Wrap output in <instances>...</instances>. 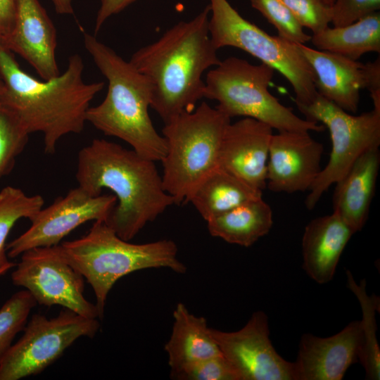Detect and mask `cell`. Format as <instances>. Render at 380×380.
Returning a JSON list of instances; mask_svg holds the SVG:
<instances>
[{
    "instance_id": "cell-27",
    "label": "cell",
    "mask_w": 380,
    "mask_h": 380,
    "mask_svg": "<svg viewBox=\"0 0 380 380\" xmlns=\"http://www.w3.org/2000/svg\"><path fill=\"white\" fill-rule=\"evenodd\" d=\"M36 305L32 295L25 289L13 294L0 308V362L14 338L23 330Z\"/></svg>"
},
{
    "instance_id": "cell-28",
    "label": "cell",
    "mask_w": 380,
    "mask_h": 380,
    "mask_svg": "<svg viewBox=\"0 0 380 380\" xmlns=\"http://www.w3.org/2000/svg\"><path fill=\"white\" fill-rule=\"evenodd\" d=\"M29 134L17 115L0 101V179L13 169Z\"/></svg>"
},
{
    "instance_id": "cell-6",
    "label": "cell",
    "mask_w": 380,
    "mask_h": 380,
    "mask_svg": "<svg viewBox=\"0 0 380 380\" xmlns=\"http://www.w3.org/2000/svg\"><path fill=\"white\" fill-rule=\"evenodd\" d=\"M231 118L205 102L165 123L167 151L161 160L163 184L175 204L186 203L217 167L222 139Z\"/></svg>"
},
{
    "instance_id": "cell-39",
    "label": "cell",
    "mask_w": 380,
    "mask_h": 380,
    "mask_svg": "<svg viewBox=\"0 0 380 380\" xmlns=\"http://www.w3.org/2000/svg\"><path fill=\"white\" fill-rule=\"evenodd\" d=\"M322 1H323L327 5L331 6V5L333 4L334 0H322Z\"/></svg>"
},
{
    "instance_id": "cell-9",
    "label": "cell",
    "mask_w": 380,
    "mask_h": 380,
    "mask_svg": "<svg viewBox=\"0 0 380 380\" xmlns=\"http://www.w3.org/2000/svg\"><path fill=\"white\" fill-rule=\"evenodd\" d=\"M305 119L320 122L330 134L331 151L327 165L310 189L305 204L313 209L333 184L339 181L368 149L380 145V110L353 115L317 94L309 104L296 105Z\"/></svg>"
},
{
    "instance_id": "cell-23",
    "label": "cell",
    "mask_w": 380,
    "mask_h": 380,
    "mask_svg": "<svg viewBox=\"0 0 380 380\" xmlns=\"http://www.w3.org/2000/svg\"><path fill=\"white\" fill-rule=\"evenodd\" d=\"M260 197L262 191L217 167L198 186L189 202L207 222Z\"/></svg>"
},
{
    "instance_id": "cell-14",
    "label": "cell",
    "mask_w": 380,
    "mask_h": 380,
    "mask_svg": "<svg viewBox=\"0 0 380 380\" xmlns=\"http://www.w3.org/2000/svg\"><path fill=\"white\" fill-rule=\"evenodd\" d=\"M323 145L307 132L272 134L267 165V186L274 192L310 190L319 176Z\"/></svg>"
},
{
    "instance_id": "cell-19",
    "label": "cell",
    "mask_w": 380,
    "mask_h": 380,
    "mask_svg": "<svg viewBox=\"0 0 380 380\" xmlns=\"http://www.w3.org/2000/svg\"><path fill=\"white\" fill-rule=\"evenodd\" d=\"M353 234L335 213L312 220L302 238L303 268L307 274L320 284L330 281Z\"/></svg>"
},
{
    "instance_id": "cell-16",
    "label": "cell",
    "mask_w": 380,
    "mask_h": 380,
    "mask_svg": "<svg viewBox=\"0 0 380 380\" xmlns=\"http://www.w3.org/2000/svg\"><path fill=\"white\" fill-rule=\"evenodd\" d=\"M56 27L39 0H15L12 28L4 48L25 60L42 78L58 75Z\"/></svg>"
},
{
    "instance_id": "cell-31",
    "label": "cell",
    "mask_w": 380,
    "mask_h": 380,
    "mask_svg": "<svg viewBox=\"0 0 380 380\" xmlns=\"http://www.w3.org/2000/svg\"><path fill=\"white\" fill-rule=\"evenodd\" d=\"M281 1L299 24L313 34L324 30L331 23V6L322 0Z\"/></svg>"
},
{
    "instance_id": "cell-40",
    "label": "cell",
    "mask_w": 380,
    "mask_h": 380,
    "mask_svg": "<svg viewBox=\"0 0 380 380\" xmlns=\"http://www.w3.org/2000/svg\"><path fill=\"white\" fill-rule=\"evenodd\" d=\"M8 270H6V269L0 270V276H2L3 274H4Z\"/></svg>"
},
{
    "instance_id": "cell-37",
    "label": "cell",
    "mask_w": 380,
    "mask_h": 380,
    "mask_svg": "<svg viewBox=\"0 0 380 380\" xmlns=\"http://www.w3.org/2000/svg\"><path fill=\"white\" fill-rule=\"evenodd\" d=\"M4 82H3V80L0 75V100L1 99V96H2V94L4 93Z\"/></svg>"
},
{
    "instance_id": "cell-30",
    "label": "cell",
    "mask_w": 380,
    "mask_h": 380,
    "mask_svg": "<svg viewBox=\"0 0 380 380\" xmlns=\"http://www.w3.org/2000/svg\"><path fill=\"white\" fill-rule=\"evenodd\" d=\"M170 376L177 380H240L235 369L222 354L170 372Z\"/></svg>"
},
{
    "instance_id": "cell-29",
    "label": "cell",
    "mask_w": 380,
    "mask_h": 380,
    "mask_svg": "<svg viewBox=\"0 0 380 380\" xmlns=\"http://www.w3.org/2000/svg\"><path fill=\"white\" fill-rule=\"evenodd\" d=\"M253 8L259 11L278 32V36L295 44H305L311 36L296 20L281 0H250Z\"/></svg>"
},
{
    "instance_id": "cell-12",
    "label": "cell",
    "mask_w": 380,
    "mask_h": 380,
    "mask_svg": "<svg viewBox=\"0 0 380 380\" xmlns=\"http://www.w3.org/2000/svg\"><path fill=\"white\" fill-rule=\"evenodd\" d=\"M116 203L113 194L91 196L79 186L70 190L30 220V227L6 246L8 258H15L32 248L58 245L88 221H106Z\"/></svg>"
},
{
    "instance_id": "cell-17",
    "label": "cell",
    "mask_w": 380,
    "mask_h": 380,
    "mask_svg": "<svg viewBox=\"0 0 380 380\" xmlns=\"http://www.w3.org/2000/svg\"><path fill=\"white\" fill-rule=\"evenodd\" d=\"M362 344L360 320L326 338L304 334L294 362L296 380H341L358 360Z\"/></svg>"
},
{
    "instance_id": "cell-8",
    "label": "cell",
    "mask_w": 380,
    "mask_h": 380,
    "mask_svg": "<svg viewBox=\"0 0 380 380\" xmlns=\"http://www.w3.org/2000/svg\"><path fill=\"white\" fill-rule=\"evenodd\" d=\"M208 28L218 50L241 49L281 74L294 91L296 105L310 103L317 96L312 68L297 44L272 36L243 18L227 0H209Z\"/></svg>"
},
{
    "instance_id": "cell-10",
    "label": "cell",
    "mask_w": 380,
    "mask_h": 380,
    "mask_svg": "<svg viewBox=\"0 0 380 380\" xmlns=\"http://www.w3.org/2000/svg\"><path fill=\"white\" fill-rule=\"evenodd\" d=\"M100 324L96 318L65 309L55 317L34 314L0 362V380H19L38 374L57 360L78 338H93Z\"/></svg>"
},
{
    "instance_id": "cell-4",
    "label": "cell",
    "mask_w": 380,
    "mask_h": 380,
    "mask_svg": "<svg viewBox=\"0 0 380 380\" xmlns=\"http://www.w3.org/2000/svg\"><path fill=\"white\" fill-rule=\"evenodd\" d=\"M83 38L86 50L108 83L103 101L87 110V122L105 135L123 140L141 156L161 162L167 146L148 114V79L96 35L84 32Z\"/></svg>"
},
{
    "instance_id": "cell-1",
    "label": "cell",
    "mask_w": 380,
    "mask_h": 380,
    "mask_svg": "<svg viewBox=\"0 0 380 380\" xmlns=\"http://www.w3.org/2000/svg\"><path fill=\"white\" fill-rule=\"evenodd\" d=\"M155 163L102 139H94L78 153V186L91 196L101 194L103 189L113 193L117 203L104 222L124 240H132L175 204Z\"/></svg>"
},
{
    "instance_id": "cell-2",
    "label": "cell",
    "mask_w": 380,
    "mask_h": 380,
    "mask_svg": "<svg viewBox=\"0 0 380 380\" xmlns=\"http://www.w3.org/2000/svg\"><path fill=\"white\" fill-rule=\"evenodd\" d=\"M84 64L78 54L68 58L65 70L39 80L25 72L9 50L0 47V75L4 90L0 101L18 117L30 134H43L44 151L53 153L58 141L82 132L87 110L104 82L87 83Z\"/></svg>"
},
{
    "instance_id": "cell-34",
    "label": "cell",
    "mask_w": 380,
    "mask_h": 380,
    "mask_svg": "<svg viewBox=\"0 0 380 380\" xmlns=\"http://www.w3.org/2000/svg\"><path fill=\"white\" fill-rule=\"evenodd\" d=\"M137 0H100L97 12L94 35L99 32L106 21L113 15L118 14Z\"/></svg>"
},
{
    "instance_id": "cell-24",
    "label": "cell",
    "mask_w": 380,
    "mask_h": 380,
    "mask_svg": "<svg viewBox=\"0 0 380 380\" xmlns=\"http://www.w3.org/2000/svg\"><path fill=\"white\" fill-rule=\"evenodd\" d=\"M316 49L357 61L369 52L380 53V13L341 27H327L311 36Z\"/></svg>"
},
{
    "instance_id": "cell-26",
    "label": "cell",
    "mask_w": 380,
    "mask_h": 380,
    "mask_svg": "<svg viewBox=\"0 0 380 380\" xmlns=\"http://www.w3.org/2000/svg\"><path fill=\"white\" fill-rule=\"evenodd\" d=\"M44 204L42 196L27 195L20 188L7 186L0 191V270L15 266L8 260L6 245L11 230L20 219L30 220Z\"/></svg>"
},
{
    "instance_id": "cell-25",
    "label": "cell",
    "mask_w": 380,
    "mask_h": 380,
    "mask_svg": "<svg viewBox=\"0 0 380 380\" xmlns=\"http://www.w3.org/2000/svg\"><path fill=\"white\" fill-rule=\"evenodd\" d=\"M348 289L358 300L362 318L360 320L362 333V344L358 360L365 369V379H380V349L376 335V323L375 314L379 310V298L375 295L369 296L366 290L365 279L357 283L351 272L346 271Z\"/></svg>"
},
{
    "instance_id": "cell-5",
    "label": "cell",
    "mask_w": 380,
    "mask_h": 380,
    "mask_svg": "<svg viewBox=\"0 0 380 380\" xmlns=\"http://www.w3.org/2000/svg\"><path fill=\"white\" fill-rule=\"evenodd\" d=\"M60 244L70 264L91 285L101 318L108 295L120 278L151 268H168L180 274L186 271L172 240L132 243L120 238L104 221H95L84 236Z\"/></svg>"
},
{
    "instance_id": "cell-22",
    "label": "cell",
    "mask_w": 380,
    "mask_h": 380,
    "mask_svg": "<svg viewBox=\"0 0 380 380\" xmlns=\"http://www.w3.org/2000/svg\"><path fill=\"white\" fill-rule=\"evenodd\" d=\"M273 224L271 207L258 198L241 204L207 221L212 236L249 247L270 231Z\"/></svg>"
},
{
    "instance_id": "cell-3",
    "label": "cell",
    "mask_w": 380,
    "mask_h": 380,
    "mask_svg": "<svg viewBox=\"0 0 380 380\" xmlns=\"http://www.w3.org/2000/svg\"><path fill=\"white\" fill-rule=\"evenodd\" d=\"M208 5L189 21H180L158 39L136 51L129 61L148 80L150 107L163 120L193 110L203 97L202 77L220 60L210 39Z\"/></svg>"
},
{
    "instance_id": "cell-33",
    "label": "cell",
    "mask_w": 380,
    "mask_h": 380,
    "mask_svg": "<svg viewBox=\"0 0 380 380\" xmlns=\"http://www.w3.org/2000/svg\"><path fill=\"white\" fill-rule=\"evenodd\" d=\"M366 87L374 109L380 110V58L365 64Z\"/></svg>"
},
{
    "instance_id": "cell-7",
    "label": "cell",
    "mask_w": 380,
    "mask_h": 380,
    "mask_svg": "<svg viewBox=\"0 0 380 380\" xmlns=\"http://www.w3.org/2000/svg\"><path fill=\"white\" fill-rule=\"evenodd\" d=\"M274 72L265 63L229 57L207 73L203 97L216 101L215 108L230 118H251L278 132H323V125L299 118L270 92Z\"/></svg>"
},
{
    "instance_id": "cell-36",
    "label": "cell",
    "mask_w": 380,
    "mask_h": 380,
    "mask_svg": "<svg viewBox=\"0 0 380 380\" xmlns=\"http://www.w3.org/2000/svg\"><path fill=\"white\" fill-rule=\"evenodd\" d=\"M55 10L58 14H73L72 0H51Z\"/></svg>"
},
{
    "instance_id": "cell-38",
    "label": "cell",
    "mask_w": 380,
    "mask_h": 380,
    "mask_svg": "<svg viewBox=\"0 0 380 380\" xmlns=\"http://www.w3.org/2000/svg\"><path fill=\"white\" fill-rule=\"evenodd\" d=\"M4 37L0 31V47H4Z\"/></svg>"
},
{
    "instance_id": "cell-18",
    "label": "cell",
    "mask_w": 380,
    "mask_h": 380,
    "mask_svg": "<svg viewBox=\"0 0 380 380\" xmlns=\"http://www.w3.org/2000/svg\"><path fill=\"white\" fill-rule=\"evenodd\" d=\"M312 68L317 93L348 113H356L365 89V64L327 51L297 44Z\"/></svg>"
},
{
    "instance_id": "cell-35",
    "label": "cell",
    "mask_w": 380,
    "mask_h": 380,
    "mask_svg": "<svg viewBox=\"0 0 380 380\" xmlns=\"http://www.w3.org/2000/svg\"><path fill=\"white\" fill-rule=\"evenodd\" d=\"M15 9V0H0V31L4 42L13 26Z\"/></svg>"
},
{
    "instance_id": "cell-15",
    "label": "cell",
    "mask_w": 380,
    "mask_h": 380,
    "mask_svg": "<svg viewBox=\"0 0 380 380\" xmlns=\"http://www.w3.org/2000/svg\"><path fill=\"white\" fill-rule=\"evenodd\" d=\"M272 129L251 118L230 122L222 139L217 167L262 191Z\"/></svg>"
},
{
    "instance_id": "cell-11",
    "label": "cell",
    "mask_w": 380,
    "mask_h": 380,
    "mask_svg": "<svg viewBox=\"0 0 380 380\" xmlns=\"http://www.w3.org/2000/svg\"><path fill=\"white\" fill-rule=\"evenodd\" d=\"M11 273L14 285L28 291L37 304L61 305L82 316L101 318L84 296V278L68 261L61 244L30 248Z\"/></svg>"
},
{
    "instance_id": "cell-20",
    "label": "cell",
    "mask_w": 380,
    "mask_h": 380,
    "mask_svg": "<svg viewBox=\"0 0 380 380\" xmlns=\"http://www.w3.org/2000/svg\"><path fill=\"white\" fill-rule=\"evenodd\" d=\"M379 165V146L371 148L336 183L333 213L339 215L354 233L360 231L367 220Z\"/></svg>"
},
{
    "instance_id": "cell-13",
    "label": "cell",
    "mask_w": 380,
    "mask_h": 380,
    "mask_svg": "<svg viewBox=\"0 0 380 380\" xmlns=\"http://www.w3.org/2000/svg\"><path fill=\"white\" fill-rule=\"evenodd\" d=\"M210 331L240 380H296L294 362L284 359L272 344L264 312H255L236 331Z\"/></svg>"
},
{
    "instance_id": "cell-21",
    "label": "cell",
    "mask_w": 380,
    "mask_h": 380,
    "mask_svg": "<svg viewBox=\"0 0 380 380\" xmlns=\"http://www.w3.org/2000/svg\"><path fill=\"white\" fill-rule=\"evenodd\" d=\"M210 329L203 317L194 315L184 304L177 303L171 334L164 346L170 372L222 354Z\"/></svg>"
},
{
    "instance_id": "cell-32",
    "label": "cell",
    "mask_w": 380,
    "mask_h": 380,
    "mask_svg": "<svg viewBox=\"0 0 380 380\" xmlns=\"http://www.w3.org/2000/svg\"><path fill=\"white\" fill-rule=\"evenodd\" d=\"M380 9V0H334L331 6L334 27L351 24Z\"/></svg>"
}]
</instances>
